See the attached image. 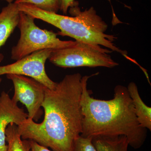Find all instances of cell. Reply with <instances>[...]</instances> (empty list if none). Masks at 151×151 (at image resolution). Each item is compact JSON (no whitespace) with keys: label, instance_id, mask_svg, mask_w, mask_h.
Masks as SVG:
<instances>
[{"label":"cell","instance_id":"cell-9","mask_svg":"<svg viewBox=\"0 0 151 151\" xmlns=\"http://www.w3.org/2000/svg\"><path fill=\"white\" fill-rule=\"evenodd\" d=\"M20 12L17 4L12 3L3 8L0 13V48L17 27ZM4 58V55L0 53V63Z\"/></svg>","mask_w":151,"mask_h":151},{"label":"cell","instance_id":"cell-8","mask_svg":"<svg viewBox=\"0 0 151 151\" xmlns=\"http://www.w3.org/2000/svg\"><path fill=\"white\" fill-rule=\"evenodd\" d=\"M28 118L27 113L3 91L0 95V151H7L6 131L9 124L19 126Z\"/></svg>","mask_w":151,"mask_h":151},{"label":"cell","instance_id":"cell-10","mask_svg":"<svg viewBox=\"0 0 151 151\" xmlns=\"http://www.w3.org/2000/svg\"><path fill=\"white\" fill-rule=\"evenodd\" d=\"M127 88L133 102L138 122L142 127L151 131V107L147 106L142 100L137 86L134 82H130Z\"/></svg>","mask_w":151,"mask_h":151},{"label":"cell","instance_id":"cell-16","mask_svg":"<svg viewBox=\"0 0 151 151\" xmlns=\"http://www.w3.org/2000/svg\"><path fill=\"white\" fill-rule=\"evenodd\" d=\"M29 141L30 145V149L29 151H53L49 150L46 147L41 145L35 141Z\"/></svg>","mask_w":151,"mask_h":151},{"label":"cell","instance_id":"cell-13","mask_svg":"<svg viewBox=\"0 0 151 151\" xmlns=\"http://www.w3.org/2000/svg\"><path fill=\"white\" fill-rule=\"evenodd\" d=\"M14 3L29 4L42 10L57 13L60 10L61 0H15Z\"/></svg>","mask_w":151,"mask_h":151},{"label":"cell","instance_id":"cell-7","mask_svg":"<svg viewBox=\"0 0 151 151\" xmlns=\"http://www.w3.org/2000/svg\"><path fill=\"white\" fill-rule=\"evenodd\" d=\"M52 50L45 49L35 52L9 65L0 66V76L14 74L24 76L35 79L50 89L56 87L57 83L49 77L45 64Z\"/></svg>","mask_w":151,"mask_h":151},{"label":"cell","instance_id":"cell-14","mask_svg":"<svg viewBox=\"0 0 151 151\" xmlns=\"http://www.w3.org/2000/svg\"><path fill=\"white\" fill-rule=\"evenodd\" d=\"M73 151H97L92 143V138L84 137L81 135L76 139Z\"/></svg>","mask_w":151,"mask_h":151},{"label":"cell","instance_id":"cell-5","mask_svg":"<svg viewBox=\"0 0 151 151\" xmlns=\"http://www.w3.org/2000/svg\"><path fill=\"white\" fill-rule=\"evenodd\" d=\"M112 50L98 45L76 41L65 48L52 50L49 58L52 64L60 67H104L112 68L119 65L109 53Z\"/></svg>","mask_w":151,"mask_h":151},{"label":"cell","instance_id":"cell-3","mask_svg":"<svg viewBox=\"0 0 151 151\" xmlns=\"http://www.w3.org/2000/svg\"><path fill=\"white\" fill-rule=\"evenodd\" d=\"M19 10L54 26L60 31L57 35L73 38L77 41L105 47L125 56L126 51L114 44L115 36L105 33L108 26L93 7L81 11L78 3L70 8L71 17L42 10L27 4H18Z\"/></svg>","mask_w":151,"mask_h":151},{"label":"cell","instance_id":"cell-12","mask_svg":"<svg viewBox=\"0 0 151 151\" xmlns=\"http://www.w3.org/2000/svg\"><path fill=\"white\" fill-rule=\"evenodd\" d=\"M6 142L8 145L7 151H29V140H22L16 124H9L6 131Z\"/></svg>","mask_w":151,"mask_h":151},{"label":"cell","instance_id":"cell-15","mask_svg":"<svg viewBox=\"0 0 151 151\" xmlns=\"http://www.w3.org/2000/svg\"><path fill=\"white\" fill-rule=\"evenodd\" d=\"M77 3H78V2L74 0H61L60 10L63 14H66L68 8L73 6Z\"/></svg>","mask_w":151,"mask_h":151},{"label":"cell","instance_id":"cell-11","mask_svg":"<svg viewBox=\"0 0 151 151\" xmlns=\"http://www.w3.org/2000/svg\"><path fill=\"white\" fill-rule=\"evenodd\" d=\"M97 151H128L129 146L128 139L123 135L97 136L92 138Z\"/></svg>","mask_w":151,"mask_h":151},{"label":"cell","instance_id":"cell-1","mask_svg":"<svg viewBox=\"0 0 151 151\" xmlns=\"http://www.w3.org/2000/svg\"><path fill=\"white\" fill-rule=\"evenodd\" d=\"M80 73L65 76L50 89L45 87L42 107L44 120L37 123L28 118L18 131L23 139L32 140L53 151H73L74 142L82 132Z\"/></svg>","mask_w":151,"mask_h":151},{"label":"cell","instance_id":"cell-6","mask_svg":"<svg viewBox=\"0 0 151 151\" xmlns=\"http://www.w3.org/2000/svg\"><path fill=\"white\" fill-rule=\"evenodd\" d=\"M6 77L14 85V92L12 99L17 103L20 102L24 104L28 112V118L37 122L43 114L41 108L44 100L46 86L24 76L9 74Z\"/></svg>","mask_w":151,"mask_h":151},{"label":"cell","instance_id":"cell-2","mask_svg":"<svg viewBox=\"0 0 151 151\" xmlns=\"http://www.w3.org/2000/svg\"><path fill=\"white\" fill-rule=\"evenodd\" d=\"M91 76H82L80 101L82 113L81 136L93 138L97 136L123 135L129 146L140 148L145 142L147 129L138 122L132 99L127 87L118 85L114 89V97L105 100L90 96L87 83Z\"/></svg>","mask_w":151,"mask_h":151},{"label":"cell","instance_id":"cell-17","mask_svg":"<svg viewBox=\"0 0 151 151\" xmlns=\"http://www.w3.org/2000/svg\"><path fill=\"white\" fill-rule=\"evenodd\" d=\"M4 1H6L7 2L9 3V4H10V3H12L14 1V0H4Z\"/></svg>","mask_w":151,"mask_h":151},{"label":"cell","instance_id":"cell-4","mask_svg":"<svg viewBox=\"0 0 151 151\" xmlns=\"http://www.w3.org/2000/svg\"><path fill=\"white\" fill-rule=\"evenodd\" d=\"M34 18L20 11L18 27L20 37L11 51V58L17 60L35 52L45 49L52 50L65 48L75 43L76 41H63L52 31L40 28Z\"/></svg>","mask_w":151,"mask_h":151},{"label":"cell","instance_id":"cell-18","mask_svg":"<svg viewBox=\"0 0 151 151\" xmlns=\"http://www.w3.org/2000/svg\"><path fill=\"white\" fill-rule=\"evenodd\" d=\"M1 79L0 78V83H1Z\"/></svg>","mask_w":151,"mask_h":151}]
</instances>
